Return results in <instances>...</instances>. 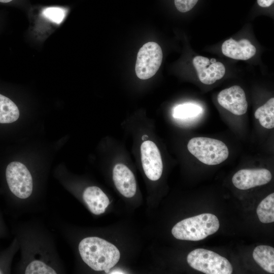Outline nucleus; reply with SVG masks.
Returning a JSON list of instances; mask_svg holds the SVG:
<instances>
[{"label":"nucleus","instance_id":"f257e3e1","mask_svg":"<svg viewBox=\"0 0 274 274\" xmlns=\"http://www.w3.org/2000/svg\"><path fill=\"white\" fill-rule=\"evenodd\" d=\"M16 238L21 249L20 273L56 274L60 273L58 257L53 241L45 230L29 226Z\"/></svg>","mask_w":274,"mask_h":274},{"label":"nucleus","instance_id":"f03ea898","mask_svg":"<svg viewBox=\"0 0 274 274\" xmlns=\"http://www.w3.org/2000/svg\"><path fill=\"white\" fill-rule=\"evenodd\" d=\"M78 250L84 262L95 271L106 273L119 261L120 253L113 244L97 236H88L82 239Z\"/></svg>","mask_w":274,"mask_h":274},{"label":"nucleus","instance_id":"7ed1b4c3","mask_svg":"<svg viewBox=\"0 0 274 274\" xmlns=\"http://www.w3.org/2000/svg\"><path fill=\"white\" fill-rule=\"evenodd\" d=\"M219 226L215 215L204 213L179 222L173 227L172 233L178 239L197 241L215 233Z\"/></svg>","mask_w":274,"mask_h":274},{"label":"nucleus","instance_id":"20e7f679","mask_svg":"<svg viewBox=\"0 0 274 274\" xmlns=\"http://www.w3.org/2000/svg\"><path fill=\"white\" fill-rule=\"evenodd\" d=\"M187 148L200 162L209 165L219 164L229 155L228 149L223 142L209 138H193L189 141Z\"/></svg>","mask_w":274,"mask_h":274},{"label":"nucleus","instance_id":"39448f33","mask_svg":"<svg viewBox=\"0 0 274 274\" xmlns=\"http://www.w3.org/2000/svg\"><path fill=\"white\" fill-rule=\"evenodd\" d=\"M187 261L192 268L206 274H231L233 270L226 258L204 249H196L190 252Z\"/></svg>","mask_w":274,"mask_h":274},{"label":"nucleus","instance_id":"423d86ee","mask_svg":"<svg viewBox=\"0 0 274 274\" xmlns=\"http://www.w3.org/2000/svg\"><path fill=\"white\" fill-rule=\"evenodd\" d=\"M162 51L156 43L149 42L139 50L135 71L137 77L146 80L153 77L159 68L162 61Z\"/></svg>","mask_w":274,"mask_h":274},{"label":"nucleus","instance_id":"0eeeda50","mask_svg":"<svg viewBox=\"0 0 274 274\" xmlns=\"http://www.w3.org/2000/svg\"><path fill=\"white\" fill-rule=\"evenodd\" d=\"M141 161L144 172L148 179L158 180L161 176L163 164L160 151L151 141H144L141 146Z\"/></svg>","mask_w":274,"mask_h":274},{"label":"nucleus","instance_id":"6e6552de","mask_svg":"<svg viewBox=\"0 0 274 274\" xmlns=\"http://www.w3.org/2000/svg\"><path fill=\"white\" fill-rule=\"evenodd\" d=\"M193 64L199 81L204 84L211 85L223 77L225 74L224 64L202 56H196L193 59Z\"/></svg>","mask_w":274,"mask_h":274},{"label":"nucleus","instance_id":"1a4fd4ad","mask_svg":"<svg viewBox=\"0 0 274 274\" xmlns=\"http://www.w3.org/2000/svg\"><path fill=\"white\" fill-rule=\"evenodd\" d=\"M219 104L236 115L245 114L248 109V102L244 90L239 86L234 85L221 91L218 95Z\"/></svg>","mask_w":274,"mask_h":274},{"label":"nucleus","instance_id":"9d476101","mask_svg":"<svg viewBox=\"0 0 274 274\" xmlns=\"http://www.w3.org/2000/svg\"><path fill=\"white\" fill-rule=\"evenodd\" d=\"M271 174L265 168L243 169L237 172L232 178L234 186L241 190H247L268 183Z\"/></svg>","mask_w":274,"mask_h":274},{"label":"nucleus","instance_id":"9b49d317","mask_svg":"<svg viewBox=\"0 0 274 274\" xmlns=\"http://www.w3.org/2000/svg\"><path fill=\"white\" fill-rule=\"evenodd\" d=\"M113 179L119 192L127 198L133 197L136 190L134 176L130 169L122 163L116 164L113 170Z\"/></svg>","mask_w":274,"mask_h":274},{"label":"nucleus","instance_id":"f8f14e48","mask_svg":"<svg viewBox=\"0 0 274 274\" xmlns=\"http://www.w3.org/2000/svg\"><path fill=\"white\" fill-rule=\"evenodd\" d=\"M221 49L225 56L237 60H248L256 52L255 47L245 39L236 41L230 38L223 42Z\"/></svg>","mask_w":274,"mask_h":274},{"label":"nucleus","instance_id":"ddd939ff","mask_svg":"<svg viewBox=\"0 0 274 274\" xmlns=\"http://www.w3.org/2000/svg\"><path fill=\"white\" fill-rule=\"evenodd\" d=\"M82 197L89 211L96 215L104 213L110 203L108 196L97 186L86 188L83 191Z\"/></svg>","mask_w":274,"mask_h":274},{"label":"nucleus","instance_id":"4468645a","mask_svg":"<svg viewBox=\"0 0 274 274\" xmlns=\"http://www.w3.org/2000/svg\"><path fill=\"white\" fill-rule=\"evenodd\" d=\"M253 257L264 270L274 273V249L265 245L256 247L253 252Z\"/></svg>","mask_w":274,"mask_h":274},{"label":"nucleus","instance_id":"2eb2a0df","mask_svg":"<svg viewBox=\"0 0 274 274\" xmlns=\"http://www.w3.org/2000/svg\"><path fill=\"white\" fill-rule=\"evenodd\" d=\"M19 111L16 104L8 97L0 94V123H11L19 117Z\"/></svg>","mask_w":274,"mask_h":274},{"label":"nucleus","instance_id":"dca6fc26","mask_svg":"<svg viewBox=\"0 0 274 274\" xmlns=\"http://www.w3.org/2000/svg\"><path fill=\"white\" fill-rule=\"evenodd\" d=\"M254 116L260 124L264 128L272 129L274 127V98L272 97L265 104L258 108Z\"/></svg>","mask_w":274,"mask_h":274},{"label":"nucleus","instance_id":"f3484780","mask_svg":"<svg viewBox=\"0 0 274 274\" xmlns=\"http://www.w3.org/2000/svg\"><path fill=\"white\" fill-rule=\"evenodd\" d=\"M256 213L259 220L263 223L274 221V193L263 199L257 207Z\"/></svg>","mask_w":274,"mask_h":274},{"label":"nucleus","instance_id":"a211bd4d","mask_svg":"<svg viewBox=\"0 0 274 274\" xmlns=\"http://www.w3.org/2000/svg\"><path fill=\"white\" fill-rule=\"evenodd\" d=\"M202 112V108L198 105L190 102L184 103L174 107L173 116L178 120H186L194 118Z\"/></svg>","mask_w":274,"mask_h":274},{"label":"nucleus","instance_id":"6ab92c4d","mask_svg":"<svg viewBox=\"0 0 274 274\" xmlns=\"http://www.w3.org/2000/svg\"><path fill=\"white\" fill-rule=\"evenodd\" d=\"M19 248L16 237L8 249L0 254V274L9 273L12 258Z\"/></svg>","mask_w":274,"mask_h":274},{"label":"nucleus","instance_id":"aec40b11","mask_svg":"<svg viewBox=\"0 0 274 274\" xmlns=\"http://www.w3.org/2000/svg\"><path fill=\"white\" fill-rule=\"evenodd\" d=\"M43 15L57 24H60L63 20L65 16V10L59 7H49L45 8L42 11Z\"/></svg>","mask_w":274,"mask_h":274},{"label":"nucleus","instance_id":"412c9836","mask_svg":"<svg viewBox=\"0 0 274 274\" xmlns=\"http://www.w3.org/2000/svg\"><path fill=\"white\" fill-rule=\"evenodd\" d=\"M198 0H174L177 9L180 12L185 13L190 11Z\"/></svg>","mask_w":274,"mask_h":274},{"label":"nucleus","instance_id":"4be33fe9","mask_svg":"<svg viewBox=\"0 0 274 274\" xmlns=\"http://www.w3.org/2000/svg\"><path fill=\"white\" fill-rule=\"evenodd\" d=\"M274 0H257V3L261 7H268L273 3Z\"/></svg>","mask_w":274,"mask_h":274},{"label":"nucleus","instance_id":"5701e85b","mask_svg":"<svg viewBox=\"0 0 274 274\" xmlns=\"http://www.w3.org/2000/svg\"><path fill=\"white\" fill-rule=\"evenodd\" d=\"M2 216L0 215V237H3L6 235V228L3 221Z\"/></svg>","mask_w":274,"mask_h":274},{"label":"nucleus","instance_id":"b1692460","mask_svg":"<svg viewBox=\"0 0 274 274\" xmlns=\"http://www.w3.org/2000/svg\"><path fill=\"white\" fill-rule=\"evenodd\" d=\"M110 273H116V274H118V273H124V272L121 270H113V271H112L111 272H110Z\"/></svg>","mask_w":274,"mask_h":274},{"label":"nucleus","instance_id":"393cba45","mask_svg":"<svg viewBox=\"0 0 274 274\" xmlns=\"http://www.w3.org/2000/svg\"><path fill=\"white\" fill-rule=\"evenodd\" d=\"M13 0H0V2L3 3H7L12 2Z\"/></svg>","mask_w":274,"mask_h":274}]
</instances>
